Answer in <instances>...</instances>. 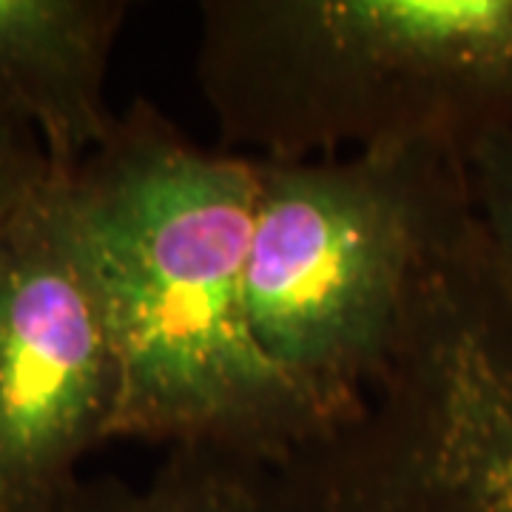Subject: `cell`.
Masks as SVG:
<instances>
[{"label": "cell", "instance_id": "6da1fadb", "mask_svg": "<svg viewBox=\"0 0 512 512\" xmlns=\"http://www.w3.org/2000/svg\"><path fill=\"white\" fill-rule=\"evenodd\" d=\"M74 234L120 362L111 439L282 464L342 419L256 342V160L208 151L148 100L66 174Z\"/></svg>", "mask_w": 512, "mask_h": 512}, {"label": "cell", "instance_id": "7a4b0ae2", "mask_svg": "<svg viewBox=\"0 0 512 512\" xmlns=\"http://www.w3.org/2000/svg\"><path fill=\"white\" fill-rule=\"evenodd\" d=\"M197 83L231 154L464 160L512 134V0H208Z\"/></svg>", "mask_w": 512, "mask_h": 512}, {"label": "cell", "instance_id": "3957f363", "mask_svg": "<svg viewBox=\"0 0 512 512\" xmlns=\"http://www.w3.org/2000/svg\"><path fill=\"white\" fill-rule=\"evenodd\" d=\"M467 202L464 160L433 148L256 160V342L348 416L387 362L427 248Z\"/></svg>", "mask_w": 512, "mask_h": 512}, {"label": "cell", "instance_id": "277c9868", "mask_svg": "<svg viewBox=\"0 0 512 512\" xmlns=\"http://www.w3.org/2000/svg\"><path fill=\"white\" fill-rule=\"evenodd\" d=\"M117 407L106 308L52 171L0 231V512H35L77 481Z\"/></svg>", "mask_w": 512, "mask_h": 512}, {"label": "cell", "instance_id": "5b68a950", "mask_svg": "<svg viewBox=\"0 0 512 512\" xmlns=\"http://www.w3.org/2000/svg\"><path fill=\"white\" fill-rule=\"evenodd\" d=\"M131 3L0 0V117L35 128L55 174L111 137L106 72Z\"/></svg>", "mask_w": 512, "mask_h": 512}, {"label": "cell", "instance_id": "8992f818", "mask_svg": "<svg viewBox=\"0 0 512 512\" xmlns=\"http://www.w3.org/2000/svg\"><path fill=\"white\" fill-rule=\"evenodd\" d=\"M348 512H512V402L427 441Z\"/></svg>", "mask_w": 512, "mask_h": 512}, {"label": "cell", "instance_id": "52a82bcc", "mask_svg": "<svg viewBox=\"0 0 512 512\" xmlns=\"http://www.w3.org/2000/svg\"><path fill=\"white\" fill-rule=\"evenodd\" d=\"M276 467L217 447H171L146 484L80 476L35 512H282Z\"/></svg>", "mask_w": 512, "mask_h": 512}, {"label": "cell", "instance_id": "ba28073f", "mask_svg": "<svg viewBox=\"0 0 512 512\" xmlns=\"http://www.w3.org/2000/svg\"><path fill=\"white\" fill-rule=\"evenodd\" d=\"M470 200L484 234L512 276V134H495L467 157Z\"/></svg>", "mask_w": 512, "mask_h": 512}, {"label": "cell", "instance_id": "9c48e42d", "mask_svg": "<svg viewBox=\"0 0 512 512\" xmlns=\"http://www.w3.org/2000/svg\"><path fill=\"white\" fill-rule=\"evenodd\" d=\"M49 177L52 165L35 128L0 117V231Z\"/></svg>", "mask_w": 512, "mask_h": 512}]
</instances>
